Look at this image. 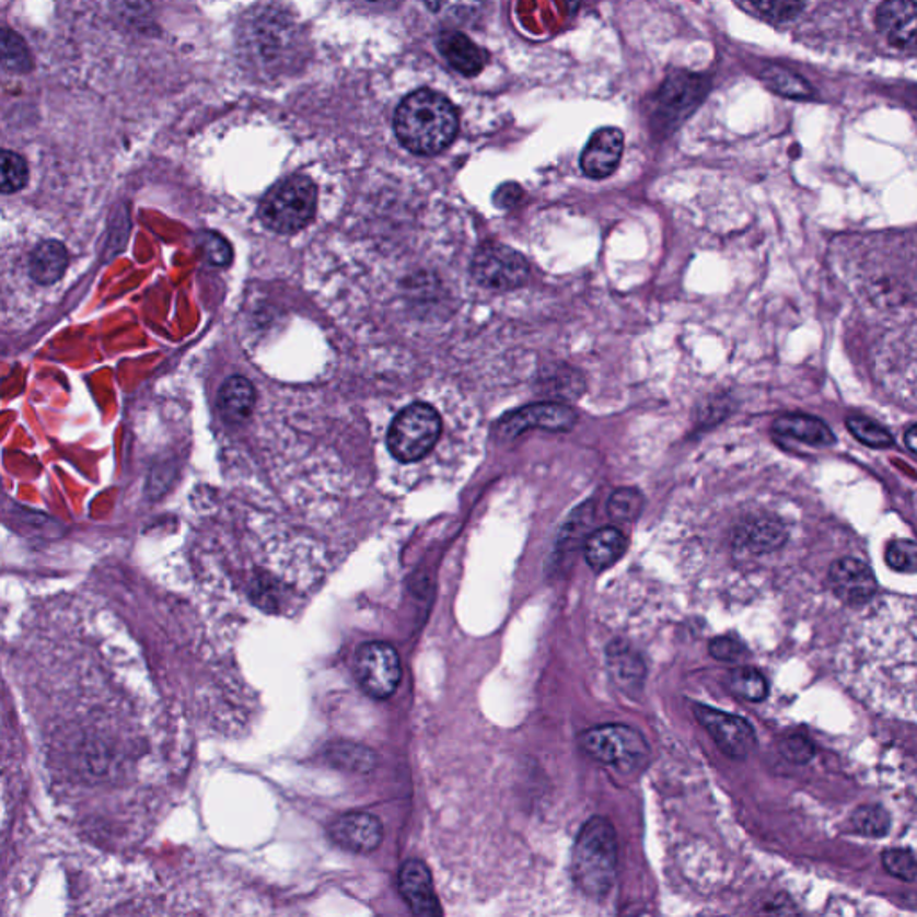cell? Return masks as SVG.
<instances>
[{
	"instance_id": "6da1fadb",
	"label": "cell",
	"mask_w": 917,
	"mask_h": 917,
	"mask_svg": "<svg viewBox=\"0 0 917 917\" xmlns=\"http://www.w3.org/2000/svg\"><path fill=\"white\" fill-rule=\"evenodd\" d=\"M844 674L877 710L917 722V602L883 599L851 629Z\"/></svg>"
},
{
	"instance_id": "7a4b0ae2",
	"label": "cell",
	"mask_w": 917,
	"mask_h": 917,
	"mask_svg": "<svg viewBox=\"0 0 917 917\" xmlns=\"http://www.w3.org/2000/svg\"><path fill=\"white\" fill-rule=\"evenodd\" d=\"M458 114L454 104L434 90H416L395 114V134L410 153L434 156L454 142Z\"/></svg>"
},
{
	"instance_id": "3957f363",
	"label": "cell",
	"mask_w": 917,
	"mask_h": 917,
	"mask_svg": "<svg viewBox=\"0 0 917 917\" xmlns=\"http://www.w3.org/2000/svg\"><path fill=\"white\" fill-rule=\"evenodd\" d=\"M617 863L618 843L613 824L604 817L590 819L579 832L573 848V882L588 896H604L613 887Z\"/></svg>"
},
{
	"instance_id": "277c9868",
	"label": "cell",
	"mask_w": 917,
	"mask_h": 917,
	"mask_svg": "<svg viewBox=\"0 0 917 917\" xmlns=\"http://www.w3.org/2000/svg\"><path fill=\"white\" fill-rule=\"evenodd\" d=\"M316 185L306 176H291L278 183L260 202V219L277 233H297L316 213Z\"/></svg>"
},
{
	"instance_id": "5b68a950",
	"label": "cell",
	"mask_w": 917,
	"mask_h": 917,
	"mask_svg": "<svg viewBox=\"0 0 917 917\" xmlns=\"http://www.w3.org/2000/svg\"><path fill=\"white\" fill-rule=\"evenodd\" d=\"M246 47L267 70L286 69L300 55V31L287 15L264 11L246 27Z\"/></svg>"
},
{
	"instance_id": "8992f818",
	"label": "cell",
	"mask_w": 917,
	"mask_h": 917,
	"mask_svg": "<svg viewBox=\"0 0 917 917\" xmlns=\"http://www.w3.org/2000/svg\"><path fill=\"white\" fill-rule=\"evenodd\" d=\"M441 436V418L429 404H413L398 413L390 432L387 449L399 463H416L434 449Z\"/></svg>"
},
{
	"instance_id": "52a82bcc",
	"label": "cell",
	"mask_w": 917,
	"mask_h": 917,
	"mask_svg": "<svg viewBox=\"0 0 917 917\" xmlns=\"http://www.w3.org/2000/svg\"><path fill=\"white\" fill-rule=\"evenodd\" d=\"M579 742L587 755L618 769H638L649 756L646 739L629 726H597L582 733Z\"/></svg>"
},
{
	"instance_id": "ba28073f",
	"label": "cell",
	"mask_w": 917,
	"mask_h": 917,
	"mask_svg": "<svg viewBox=\"0 0 917 917\" xmlns=\"http://www.w3.org/2000/svg\"><path fill=\"white\" fill-rule=\"evenodd\" d=\"M529 272L527 258L500 242H486L472 260L475 281L489 291H513L527 281Z\"/></svg>"
},
{
	"instance_id": "9c48e42d",
	"label": "cell",
	"mask_w": 917,
	"mask_h": 917,
	"mask_svg": "<svg viewBox=\"0 0 917 917\" xmlns=\"http://www.w3.org/2000/svg\"><path fill=\"white\" fill-rule=\"evenodd\" d=\"M356 677L368 696L390 699L402 680V661L395 647L385 641L362 643L356 654Z\"/></svg>"
},
{
	"instance_id": "30bf717a",
	"label": "cell",
	"mask_w": 917,
	"mask_h": 917,
	"mask_svg": "<svg viewBox=\"0 0 917 917\" xmlns=\"http://www.w3.org/2000/svg\"><path fill=\"white\" fill-rule=\"evenodd\" d=\"M697 720L705 726V730L716 740L720 750L731 758L742 759L755 750L756 735L753 726L742 717L730 716L710 706L696 705L694 708Z\"/></svg>"
},
{
	"instance_id": "8fae6325",
	"label": "cell",
	"mask_w": 917,
	"mask_h": 917,
	"mask_svg": "<svg viewBox=\"0 0 917 917\" xmlns=\"http://www.w3.org/2000/svg\"><path fill=\"white\" fill-rule=\"evenodd\" d=\"M578 421V415L570 407L554 402L527 405L503 416L497 427L500 438L513 439L531 429L559 430L572 429Z\"/></svg>"
},
{
	"instance_id": "7c38bea8",
	"label": "cell",
	"mask_w": 917,
	"mask_h": 917,
	"mask_svg": "<svg viewBox=\"0 0 917 917\" xmlns=\"http://www.w3.org/2000/svg\"><path fill=\"white\" fill-rule=\"evenodd\" d=\"M332 840L351 854L368 855L375 851L384 838L380 819L368 812H346L334 819L328 828Z\"/></svg>"
},
{
	"instance_id": "4fadbf2b",
	"label": "cell",
	"mask_w": 917,
	"mask_h": 917,
	"mask_svg": "<svg viewBox=\"0 0 917 917\" xmlns=\"http://www.w3.org/2000/svg\"><path fill=\"white\" fill-rule=\"evenodd\" d=\"M398 889L415 916H441L432 874L421 860L413 858L399 868Z\"/></svg>"
},
{
	"instance_id": "5bb4252c",
	"label": "cell",
	"mask_w": 917,
	"mask_h": 917,
	"mask_svg": "<svg viewBox=\"0 0 917 917\" xmlns=\"http://www.w3.org/2000/svg\"><path fill=\"white\" fill-rule=\"evenodd\" d=\"M832 590L840 601L860 604L874 597L877 579L871 568L860 559L843 558L829 568Z\"/></svg>"
},
{
	"instance_id": "9a60e30c",
	"label": "cell",
	"mask_w": 917,
	"mask_h": 917,
	"mask_svg": "<svg viewBox=\"0 0 917 917\" xmlns=\"http://www.w3.org/2000/svg\"><path fill=\"white\" fill-rule=\"evenodd\" d=\"M877 25L891 44L902 49H917L916 0H883L878 5Z\"/></svg>"
},
{
	"instance_id": "2e32d148",
	"label": "cell",
	"mask_w": 917,
	"mask_h": 917,
	"mask_svg": "<svg viewBox=\"0 0 917 917\" xmlns=\"http://www.w3.org/2000/svg\"><path fill=\"white\" fill-rule=\"evenodd\" d=\"M622 153H624V134L620 129H599L582 151V173L587 174L588 178H607L617 171Z\"/></svg>"
},
{
	"instance_id": "e0dca14e",
	"label": "cell",
	"mask_w": 917,
	"mask_h": 917,
	"mask_svg": "<svg viewBox=\"0 0 917 917\" xmlns=\"http://www.w3.org/2000/svg\"><path fill=\"white\" fill-rule=\"evenodd\" d=\"M438 49L457 72L477 76L486 65V53L458 31H443L438 38Z\"/></svg>"
},
{
	"instance_id": "ac0fdd59",
	"label": "cell",
	"mask_w": 917,
	"mask_h": 917,
	"mask_svg": "<svg viewBox=\"0 0 917 917\" xmlns=\"http://www.w3.org/2000/svg\"><path fill=\"white\" fill-rule=\"evenodd\" d=\"M789 538L787 527L783 523L769 516L750 520L745 522L736 533V543L740 547L747 548L751 553L767 554L781 547Z\"/></svg>"
},
{
	"instance_id": "d6986e66",
	"label": "cell",
	"mask_w": 917,
	"mask_h": 917,
	"mask_svg": "<svg viewBox=\"0 0 917 917\" xmlns=\"http://www.w3.org/2000/svg\"><path fill=\"white\" fill-rule=\"evenodd\" d=\"M607 666L622 690H640L646 680V663L629 643L617 641L607 649Z\"/></svg>"
},
{
	"instance_id": "ffe728a7",
	"label": "cell",
	"mask_w": 917,
	"mask_h": 917,
	"mask_svg": "<svg viewBox=\"0 0 917 917\" xmlns=\"http://www.w3.org/2000/svg\"><path fill=\"white\" fill-rule=\"evenodd\" d=\"M773 432L781 438L798 439L812 446H832L835 436L823 419L806 415H787L776 419Z\"/></svg>"
},
{
	"instance_id": "44dd1931",
	"label": "cell",
	"mask_w": 917,
	"mask_h": 917,
	"mask_svg": "<svg viewBox=\"0 0 917 917\" xmlns=\"http://www.w3.org/2000/svg\"><path fill=\"white\" fill-rule=\"evenodd\" d=\"M255 387L244 376H232L222 384L218 396L219 413L228 423H242L252 415Z\"/></svg>"
},
{
	"instance_id": "7402d4cb",
	"label": "cell",
	"mask_w": 917,
	"mask_h": 917,
	"mask_svg": "<svg viewBox=\"0 0 917 917\" xmlns=\"http://www.w3.org/2000/svg\"><path fill=\"white\" fill-rule=\"evenodd\" d=\"M627 539L615 527H602L588 536L584 543V558L593 570H606L612 567L622 554L626 553Z\"/></svg>"
},
{
	"instance_id": "603a6c76",
	"label": "cell",
	"mask_w": 917,
	"mask_h": 917,
	"mask_svg": "<svg viewBox=\"0 0 917 917\" xmlns=\"http://www.w3.org/2000/svg\"><path fill=\"white\" fill-rule=\"evenodd\" d=\"M67 266H69V253H67L61 242H42L35 247V252L31 253V278L38 283H44V286L60 280Z\"/></svg>"
},
{
	"instance_id": "cb8c5ba5",
	"label": "cell",
	"mask_w": 917,
	"mask_h": 917,
	"mask_svg": "<svg viewBox=\"0 0 917 917\" xmlns=\"http://www.w3.org/2000/svg\"><path fill=\"white\" fill-rule=\"evenodd\" d=\"M325 759L337 769L357 773V775H368L375 769L379 758H376L375 751H371L365 745L339 740V742H332V744L326 745Z\"/></svg>"
},
{
	"instance_id": "d4e9b609",
	"label": "cell",
	"mask_w": 917,
	"mask_h": 917,
	"mask_svg": "<svg viewBox=\"0 0 917 917\" xmlns=\"http://www.w3.org/2000/svg\"><path fill=\"white\" fill-rule=\"evenodd\" d=\"M849 432L871 449H889L893 446L894 438L887 429H883L882 425L877 423L873 419L866 418V416H849L846 419Z\"/></svg>"
},
{
	"instance_id": "484cf974",
	"label": "cell",
	"mask_w": 917,
	"mask_h": 917,
	"mask_svg": "<svg viewBox=\"0 0 917 917\" xmlns=\"http://www.w3.org/2000/svg\"><path fill=\"white\" fill-rule=\"evenodd\" d=\"M730 686L736 696L751 700V703H759L769 694V686H767L765 677L750 666H742V669L731 672Z\"/></svg>"
},
{
	"instance_id": "4316f807",
	"label": "cell",
	"mask_w": 917,
	"mask_h": 917,
	"mask_svg": "<svg viewBox=\"0 0 917 917\" xmlns=\"http://www.w3.org/2000/svg\"><path fill=\"white\" fill-rule=\"evenodd\" d=\"M643 509V495L635 488H620L613 491L607 502V513L615 522H632Z\"/></svg>"
},
{
	"instance_id": "83f0119b",
	"label": "cell",
	"mask_w": 917,
	"mask_h": 917,
	"mask_svg": "<svg viewBox=\"0 0 917 917\" xmlns=\"http://www.w3.org/2000/svg\"><path fill=\"white\" fill-rule=\"evenodd\" d=\"M425 4L446 21L466 24L479 16L483 0H425Z\"/></svg>"
},
{
	"instance_id": "f1b7e54d",
	"label": "cell",
	"mask_w": 917,
	"mask_h": 917,
	"mask_svg": "<svg viewBox=\"0 0 917 917\" xmlns=\"http://www.w3.org/2000/svg\"><path fill=\"white\" fill-rule=\"evenodd\" d=\"M851 824H854L855 832H858L860 835H866V837H883L889 832L891 821H889V814L882 806L868 804V806H860L855 812L854 817H851Z\"/></svg>"
},
{
	"instance_id": "f546056e",
	"label": "cell",
	"mask_w": 917,
	"mask_h": 917,
	"mask_svg": "<svg viewBox=\"0 0 917 917\" xmlns=\"http://www.w3.org/2000/svg\"><path fill=\"white\" fill-rule=\"evenodd\" d=\"M2 63L4 69L13 72H27L33 67L30 49L21 36L10 30L2 31Z\"/></svg>"
},
{
	"instance_id": "4dcf8cb0",
	"label": "cell",
	"mask_w": 917,
	"mask_h": 917,
	"mask_svg": "<svg viewBox=\"0 0 917 917\" xmlns=\"http://www.w3.org/2000/svg\"><path fill=\"white\" fill-rule=\"evenodd\" d=\"M27 179H30V171L21 154L4 151L2 153V193H19L25 187Z\"/></svg>"
},
{
	"instance_id": "1f68e13d",
	"label": "cell",
	"mask_w": 917,
	"mask_h": 917,
	"mask_svg": "<svg viewBox=\"0 0 917 917\" xmlns=\"http://www.w3.org/2000/svg\"><path fill=\"white\" fill-rule=\"evenodd\" d=\"M765 81L770 84V89H775L779 94L789 95V97L803 100V97L812 95L809 83L798 78V76L792 74V72H787V70H767Z\"/></svg>"
},
{
	"instance_id": "d6a6232c",
	"label": "cell",
	"mask_w": 917,
	"mask_h": 917,
	"mask_svg": "<svg viewBox=\"0 0 917 917\" xmlns=\"http://www.w3.org/2000/svg\"><path fill=\"white\" fill-rule=\"evenodd\" d=\"M198 247L201 249L202 258L212 266H227L228 262L232 260V247L219 233H199Z\"/></svg>"
},
{
	"instance_id": "836d02e7",
	"label": "cell",
	"mask_w": 917,
	"mask_h": 917,
	"mask_svg": "<svg viewBox=\"0 0 917 917\" xmlns=\"http://www.w3.org/2000/svg\"><path fill=\"white\" fill-rule=\"evenodd\" d=\"M756 10L770 21H794L803 11L804 0H751Z\"/></svg>"
},
{
	"instance_id": "e575fe53",
	"label": "cell",
	"mask_w": 917,
	"mask_h": 917,
	"mask_svg": "<svg viewBox=\"0 0 917 917\" xmlns=\"http://www.w3.org/2000/svg\"><path fill=\"white\" fill-rule=\"evenodd\" d=\"M883 868L893 877L902 878L905 882H916L917 860L905 849H889L882 857Z\"/></svg>"
},
{
	"instance_id": "d590c367",
	"label": "cell",
	"mask_w": 917,
	"mask_h": 917,
	"mask_svg": "<svg viewBox=\"0 0 917 917\" xmlns=\"http://www.w3.org/2000/svg\"><path fill=\"white\" fill-rule=\"evenodd\" d=\"M889 567L896 570V572H917V545L913 542H893L889 545L887 554Z\"/></svg>"
},
{
	"instance_id": "8d00e7d4",
	"label": "cell",
	"mask_w": 917,
	"mask_h": 917,
	"mask_svg": "<svg viewBox=\"0 0 917 917\" xmlns=\"http://www.w3.org/2000/svg\"><path fill=\"white\" fill-rule=\"evenodd\" d=\"M779 751L785 758L794 764H806L815 755L814 744L803 735H792L781 740Z\"/></svg>"
},
{
	"instance_id": "74e56055",
	"label": "cell",
	"mask_w": 917,
	"mask_h": 917,
	"mask_svg": "<svg viewBox=\"0 0 917 917\" xmlns=\"http://www.w3.org/2000/svg\"><path fill=\"white\" fill-rule=\"evenodd\" d=\"M710 654L720 661H735L745 654V647L731 637H719L711 640Z\"/></svg>"
},
{
	"instance_id": "f35d334b",
	"label": "cell",
	"mask_w": 917,
	"mask_h": 917,
	"mask_svg": "<svg viewBox=\"0 0 917 917\" xmlns=\"http://www.w3.org/2000/svg\"><path fill=\"white\" fill-rule=\"evenodd\" d=\"M520 194L522 193H520V188L516 185H503L499 193H497V196H495V201H497L499 207H511V205L519 201Z\"/></svg>"
},
{
	"instance_id": "ab89813d",
	"label": "cell",
	"mask_w": 917,
	"mask_h": 917,
	"mask_svg": "<svg viewBox=\"0 0 917 917\" xmlns=\"http://www.w3.org/2000/svg\"><path fill=\"white\" fill-rule=\"evenodd\" d=\"M905 444H907L908 450L913 452V454L917 455V425L910 427L907 430V434H905Z\"/></svg>"
},
{
	"instance_id": "60d3db41",
	"label": "cell",
	"mask_w": 917,
	"mask_h": 917,
	"mask_svg": "<svg viewBox=\"0 0 917 917\" xmlns=\"http://www.w3.org/2000/svg\"><path fill=\"white\" fill-rule=\"evenodd\" d=\"M368 4L376 5V8H393L398 0H364Z\"/></svg>"
}]
</instances>
